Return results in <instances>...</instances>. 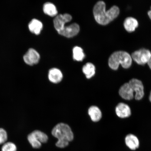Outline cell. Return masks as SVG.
Listing matches in <instances>:
<instances>
[{
  "instance_id": "7402d4cb",
  "label": "cell",
  "mask_w": 151,
  "mask_h": 151,
  "mask_svg": "<svg viewBox=\"0 0 151 151\" xmlns=\"http://www.w3.org/2000/svg\"><path fill=\"white\" fill-rule=\"evenodd\" d=\"M148 65L150 67V69L151 70V58L150 61L148 63Z\"/></svg>"
},
{
  "instance_id": "8992f818",
  "label": "cell",
  "mask_w": 151,
  "mask_h": 151,
  "mask_svg": "<svg viewBox=\"0 0 151 151\" xmlns=\"http://www.w3.org/2000/svg\"><path fill=\"white\" fill-rule=\"evenodd\" d=\"M131 57L139 65H144L148 63L151 58V52L150 50L145 48L136 51L132 54Z\"/></svg>"
},
{
  "instance_id": "9a60e30c",
  "label": "cell",
  "mask_w": 151,
  "mask_h": 151,
  "mask_svg": "<svg viewBox=\"0 0 151 151\" xmlns=\"http://www.w3.org/2000/svg\"><path fill=\"white\" fill-rule=\"evenodd\" d=\"M88 113L92 121L97 122L101 119L102 114L101 110L96 106H92L88 110Z\"/></svg>"
},
{
  "instance_id": "ffe728a7",
  "label": "cell",
  "mask_w": 151,
  "mask_h": 151,
  "mask_svg": "<svg viewBox=\"0 0 151 151\" xmlns=\"http://www.w3.org/2000/svg\"><path fill=\"white\" fill-rule=\"evenodd\" d=\"M7 139V135L6 131L3 129L0 128V145L5 143Z\"/></svg>"
},
{
  "instance_id": "603a6c76",
  "label": "cell",
  "mask_w": 151,
  "mask_h": 151,
  "mask_svg": "<svg viewBox=\"0 0 151 151\" xmlns=\"http://www.w3.org/2000/svg\"><path fill=\"white\" fill-rule=\"evenodd\" d=\"M149 99H150V101L151 102V91L150 92V97H149Z\"/></svg>"
},
{
  "instance_id": "4fadbf2b",
  "label": "cell",
  "mask_w": 151,
  "mask_h": 151,
  "mask_svg": "<svg viewBox=\"0 0 151 151\" xmlns=\"http://www.w3.org/2000/svg\"><path fill=\"white\" fill-rule=\"evenodd\" d=\"M138 25V22L136 19L132 17L126 18L124 23V28L128 32H132L134 31Z\"/></svg>"
},
{
  "instance_id": "5bb4252c",
  "label": "cell",
  "mask_w": 151,
  "mask_h": 151,
  "mask_svg": "<svg viewBox=\"0 0 151 151\" xmlns=\"http://www.w3.org/2000/svg\"><path fill=\"white\" fill-rule=\"evenodd\" d=\"M28 27L32 33L36 35H38L42 29L43 24L39 20L36 19H33L28 24Z\"/></svg>"
},
{
  "instance_id": "e0dca14e",
  "label": "cell",
  "mask_w": 151,
  "mask_h": 151,
  "mask_svg": "<svg viewBox=\"0 0 151 151\" xmlns=\"http://www.w3.org/2000/svg\"><path fill=\"white\" fill-rule=\"evenodd\" d=\"M95 66L91 63H88L83 67V73L88 79L91 78L95 74Z\"/></svg>"
},
{
  "instance_id": "7c38bea8",
  "label": "cell",
  "mask_w": 151,
  "mask_h": 151,
  "mask_svg": "<svg viewBox=\"0 0 151 151\" xmlns=\"http://www.w3.org/2000/svg\"><path fill=\"white\" fill-rule=\"evenodd\" d=\"M63 76L62 72L56 68H53L49 71V80L54 83H58L61 82Z\"/></svg>"
},
{
  "instance_id": "d6986e66",
  "label": "cell",
  "mask_w": 151,
  "mask_h": 151,
  "mask_svg": "<svg viewBox=\"0 0 151 151\" xmlns=\"http://www.w3.org/2000/svg\"><path fill=\"white\" fill-rule=\"evenodd\" d=\"M17 147L14 143L9 142L5 143L1 148V151H16Z\"/></svg>"
},
{
  "instance_id": "2e32d148",
  "label": "cell",
  "mask_w": 151,
  "mask_h": 151,
  "mask_svg": "<svg viewBox=\"0 0 151 151\" xmlns=\"http://www.w3.org/2000/svg\"><path fill=\"white\" fill-rule=\"evenodd\" d=\"M43 10L45 14L50 17L56 16L58 14V11L56 6L51 3L45 4L43 5Z\"/></svg>"
},
{
  "instance_id": "52a82bcc",
  "label": "cell",
  "mask_w": 151,
  "mask_h": 151,
  "mask_svg": "<svg viewBox=\"0 0 151 151\" xmlns=\"http://www.w3.org/2000/svg\"><path fill=\"white\" fill-rule=\"evenodd\" d=\"M135 93L136 100H140L144 95V87L141 81L137 79H132L128 82Z\"/></svg>"
},
{
  "instance_id": "5b68a950",
  "label": "cell",
  "mask_w": 151,
  "mask_h": 151,
  "mask_svg": "<svg viewBox=\"0 0 151 151\" xmlns=\"http://www.w3.org/2000/svg\"><path fill=\"white\" fill-rule=\"evenodd\" d=\"M28 139L33 148L38 149L42 146V143L47 142L48 137L43 132L36 130L29 134L28 136Z\"/></svg>"
},
{
  "instance_id": "8fae6325",
  "label": "cell",
  "mask_w": 151,
  "mask_h": 151,
  "mask_svg": "<svg viewBox=\"0 0 151 151\" xmlns=\"http://www.w3.org/2000/svg\"><path fill=\"white\" fill-rule=\"evenodd\" d=\"M116 112L117 116L121 118H127L131 115L129 107L123 103L118 104L116 107Z\"/></svg>"
},
{
  "instance_id": "7a4b0ae2",
  "label": "cell",
  "mask_w": 151,
  "mask_h": 151,
  "mask_svg": "<svg viewBox=\"0 0 151 151\" xmlns=\"http://www.w3.org/2000/svg\"><path fill=\"white\" fill-rule=\"evenodd\" d=\"M72 17L68 14L57 15L54 20V24L57 31L60 35L68 38L76 35L80 31L78 24L73 23L67 26L65 24L70 22Z\"/></svg>"
},
{
  "instance_id": "3957f363",
  "label": "cell",
  "mask_w": 151,
  "mask_h": 151,
  "mask_svg": "<svg viewBox=\"0 0 151 151\" xmlns=\"http://www.w3.org/2000/svg\"><path fill=\"white\" fill-rule=\"evenodd\" d=\"M52 134L54 137L58 139L56 145L60 148L67 147L74 138L70 127L67 124L63 123H60L55 126L52 130Z\"/></svg>"
},
{
  "instance_id": "ba28073f",
  "label": "cell",
  "mask_w": 151,
  "mask_h": 151,
  "mask_svg": "<svg viewBox=\"0 0 151 151\" xmlns=\"http://www.w3.org/2000/svg\"><path fill=\"white\" fill-rule=\"evenodd\" d=\"M23 59L24 62L27 65H33L38 63L40 55L36 50L30 48L24 56Z\"/></svg>"
},
{
  "instance_id": "30bf717a",
  "label": "cell",
  "mask_w": 151,
  "mask_h": 151,
  "mask_svg": "<svg viewBox=\"0 0 151 151\" xmlns=\"http://www.w3.org/2000/svg\"><path fill=\"white\" fill-rule=\"evenodd\" d=\"M125 144L128 148L132 150H135L139 148V141L138 137L133 134H129L125 138Z\"/></svg>"
},
{
  "instance_id": "6da1fadb",
  "label": "cell",
  "mask_w": 151,
  "mask_h": 151,
  "mask_svg": "<svg viewBox=\"0 0 151 151\" xmlns=\"http://www.w3.org/2000/svg\"><path fill=\"white\" fill-rule=\"evenodd\" d=\"M93 13L94 19L98 24L106 25L117 17L120 13V9L116 6H113L107 11H106L104 2L99 1L93 7Z\"/></svg>"
},
{
  "instance_id": "277c9868",
  "label": "cell",
  "mask_w": 151,
  "mask_h": 151,
  "mask_svg": "<svg viewBox=\"0 0 151 151\" xmlns=\"http://www.w3.org/2000/svg\"><path fill=\"white\" fill-rule=\"evenodd\" d=\"M132 59L131 56L127 52L119 51L113 52L109 60V65L111 69L116 70L121 65L124 69L131 67Z\"/></svg>"
},
{
  "instance_id": "9c48e42d",
  "label": "cell",
  "mask_w": 151,
  "mask_h": 151,
  "mask_svg": "<svg viewBox=\"0 0 151 151\" xmlns=\"http://www.w3.org/2000/svg\"><path fill=\"white\" fill-rule=\"evenodd\" d=\"M134 92L129 83H126L120 88L119 93L122 99L125 100H130L134 97Z\"/></svg>"
},
{
  "instance_id": "44dd1931",
  "label": "cell",
  "mask_w": 151,
  "mask_h": 151,
  "mask_svg": "<svg viewBox=\"0 0 151 151\" xmlns=\"http://www.w3.org/2000/svg\"><path fill=\"white\" fill-rule=\"evenodd\" d=\"M148 14L149 17L150 19L151 20V6L150 7V10L148 12Z\"/></svg>"
},
{
  "instance_id": "ac0fdd59",
  "label": "cell",
  "mask_w": 151,
  "mask_h": 151,
  "mask_svg": "<svg viewBox=\"0 0 151 151\" xmlns=\"http://www.w3.org/2000/svg\"><path fill=\"white\" fill-rule=\"evenodd\" d=\"M73 59L77 61H82L85 57L83 49L80 47L76 46L73 48Z\"/></svg>"
}]
</instances>
